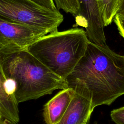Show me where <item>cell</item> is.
Returning <instances> with one entry per match:
<instances>
[{
  "label": "cell",
  "mask_w": 124,
  "mask_h": 124,
  "mask_svg": "<svg viewBox=\"0 0 124 124\" xmlns=\"http://www.w3.org/2000/svg\"><path fill=\"white\" fill-rule=\"evenodd\" d=\"M0 62L6 78L16 83L15 95L18 104L68 88L66 79L54 73L26 49L0 47Z\"/></svg>",
  "instance_id": "7a4b0ae2"
},
{
  "label": "cell",
  "mask_w": 124,
  "mask_h": 124,
  "mask_svg": "<svg viewBox=\"0 0 124 124\" xmlns=\"http://www.w3.org/2000/svg\"><path fill=\"white\" fill-rule=\"evenodd\" d=\"M35 4L51 11H59L57 9L53 0H30Z\"/></svg>",
  "instance_id": "4fadbf2b"
},
{
  "label": "cell",
  "mask_w": 124,
  "mask_h": 124,
  "mask_svg": "<svg viewBox=\"0 0 124 124\" xmlns=\"http://www.w3.org/2000/svg\"><path fill=\"white\" fill-rule=\"evenodd\" d=\"M68 88L85 87L92 97V109L110 105L124 94V56L106 44L89 41L86 52L66 78Z\"/></svg>",
  "instance_id": "6da1fadb"
},
{
  "label": "cell",
  "mask_w": 124,
  "mask_h": 124,
  "mask_svg": "<svg viewBox=\"0 0 124 124\" xmlns=\"http://www.w3.org/2000/svg\"><path fill=\"white\" fill-rule=\"evenodd\" d=\"M5 88L8 94L11 96H15L16 85L15 81L11 78H6L5 83Z\"/></svg>",
  "instance_id": "5bb4252c"
},
{
  "label": "cell",
  "mask_w": 124,
  "mask_h": 124,
  "mask_svg": "<svg viewBox=\"0 0 124 124\" xmlns=\"http://www.w3.org/2000/svg\"><path fill=\"white\" fill-rule=\"evenodd\" d=\"M75 93L71 88L63 89L44 106L43 117L46 124H57L67 110Z\"/></svg>",
  "instance_id": "ba28073f"
},
{
  "label": "cell",
  "mask_w": 124,
  "mask_h": 124,
  "mask_svg": "<svg viewBox=\"0 0 124 124\" xmlns=\"http://www.w3.org/2000/svg\"><path fill=\"white\" fill-rule=\"evenodd\" d=\"M78 11L75 16L74 27L85 29L90 41L99 44H106L104 24L98 0H78Z\"/></svg>",
  "instance_id": "5b68a950"
},
{
  "label": "cell",
  "mask_w": 124,
  "mask_h": 124,
  "mask_svg": "<svg viewBox=\"0 0 124 124\" xmlns=\"http://www.w3.org/2000/svg\"><path fill=\"white\" fill-rule=\"evenodd\" d=\"M6 80L0 62V112L3 118L16 124L19 121L18 103L15 96L7 93L5 88Z\"/></svg>",
  "instance_id": "9c48e42d"
},
{
  "label": "cell",
  "mask_w": 124,
  "mask_h": 124,
  "mask_svg": "<svg viewBox=\"0 0 124 124\" xmlns=\"http://www.w3.org/2000/svg\"><path fill=\"white\" fill-rule=\"evenodd\" d=\"M117 15L124 17V0H121L119 8Z\"/></svg>",
  "instance_id": "2e32d148"
},
{
  "label": "cell",
  "mask_w": 124,
  "mask_h": 124,
  "mask_svg": "<svg viewBox=\"0 0 124 124\" xmlns=\"http://www.w3.org/2000/svg\"><path fill=\"white\" fill-rule=\"evenodd\" d=\"M110 117L116 124H124V106L112 110Z\"/></svg>",
  "instance_id": "7c38bea8"
},
{
  "label": "cell",
  "mask_w": 124,
  "mask_h": 124,
  "mask_svg": "<svg viewBox=\"0 0 124 124\" xmlns=\"http://www.w3.org/2000/svg\"><path fill=\"white\" fill-rule=\"evenodd\" d=\"M1 118H2V115H1V113L0 112V119Z\"/></svg>",
  "instance_id": "d6986e66"
},
{
  "label": "cell",
  "mask_w": 124,
  "mask_h": 124,
  "mask_svg": "<svg viewBox=\"0 0 124 124\" xmlns=\"http://www.w3.org/2000/svg\"><path fill=\"white\" fill-rule=\"evenodd\" d=\"M0 124H15L12 122V121L2 117L0 119Z\"/></svg>",
  "instance_id": "e0dca14e"
},
{
  "label": "cell",
  "mask_w": 124,
  "mask_h": 124,
  "mask_svg": "<svg viewBox=\"0 0 124 124\" xmlns=\"http://www.w3.org/2000/svg\"><path fill=\"white\" fill-rule=\"evenodd\" d=\"M48 33L44 30L0 19V47L25 49Z\"/></svg>",
  "instance_id": "8992f818"
},
{
  "label": "cell",
  "mask_w": 124,
  "mask_h": 124,
  "mask_svg": "<svg viewBox=\"0 0 124 124\" xmlns=\"http://www.w3.org/2000/svg\"><path fill=\"white\" fill-rule=\"evenodd\" d=\"M113 21L117 27L120 34L124 39V17L116 15Z\"/></svg>",
  "instance_id": "9a60e30c"
},
{
  "label": "cell",
  "mask_w": 124,
  "mask_h": 124,
  "mask_svg": "<svg viewBox=\"0 0 124 124\" xmlns=\"http://www.w3.org/2000/svg\"><path fill=\"white\" fill-rule=\"evenodd\" d=\"M72 89L75 95L67 110L57 124H81L93 111L92 109V97L87 89L81 85Z\"/></svg>",
  "instance_id": "52a82bcc"
},
{
  "label": "cell",
  "mask_w": 124,
  "mask_h": 124,
  "mask_svg": "<svg viewBox=\"0 0 124 124\" xmlns=\"http://www.w3.org/2000/svg\"><path fill=\"white\" fill-rule=\"evenodd\" d=\"M58 10L62 9L67 13L75 16L78 11L79 5L78 0H53Z\"/></svg>",
  "instance_id": "8fae6325"
},
{
  "label": "cell",
  "mask_w": 124,
  "mask_h": 124,
  "mask_svg": "<svg viewBox=\"0 0 124 124\" xmlns=\"http://www.w3.org/2000/svg\"><path fill=\"white\" fill-rule=\"evenodd\" d=\"M0 19L49 33L58 31L63 16L59 11L46 9L30 0H0Z\"/></svg>",
  "instance_id": "277c9868"
},
{
  "label": "cell",
  "mask_w": 124,
  "mask_h": 124,
  "mask_svg": "<svg viewBox=\"0 0 124 124\" xmlns=\"http://www.w3.org/2000/svg\"><path fill=\"white\" fill-rule=\"evenodd\" d=\"M90 117L91 116H89V117H88L82 124H87V123H88V122L89 121V120H90Z\"/></svg>",
  "instance_id": "ac0fdd59"
},
{
  "label": "cell",
  "mask_w": 124,
  "mask_h": 124,
  "mask_svg": "<svg viewBox=\"0 0 124 124\" xmlns=\"http://www.w3.org/2000/svg\"><path fill=\"white\" fill-rule=\"evenodd\" d=\"M121 0H98L104 26L110 25L117 15Z\"/></svg>",
  "instance_id": "30bf717a"
},
{
  "label": "cell",
  "mask_w": 124,
  "mask_h": 124,
  "mask_svg": "<svg viewBox=\"0 0 124 124\" xmlns=\"http://www.w3.org/2000/svg\"><path fill=\"white\" fill-rule=\"evenodd\" d=\"M89 42L85 31L74 27L48 33L25 49L54 73L66 79L84 55Z\"/></svg>",
  "instance_id": "3957f363"
}]
</instances>
